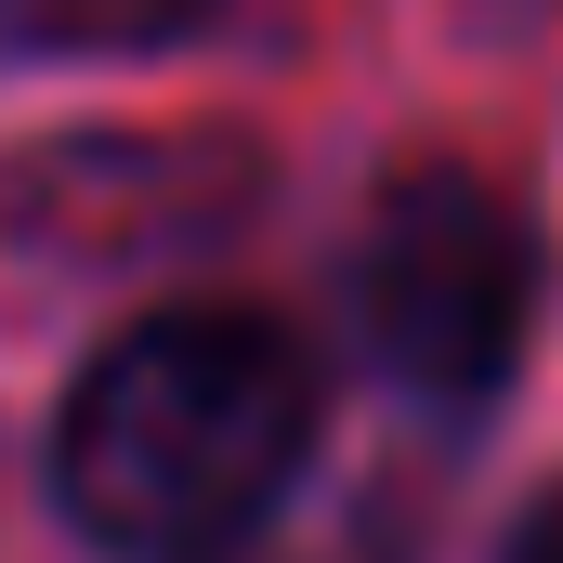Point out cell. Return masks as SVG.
<instances>
[{
    "instance_id": "6da1fadb",
    "label": "cell",
    "mask_w": 563,
    "mask_h": 563,
    "mask_svg": "<svg viewBox=\"0 0 563 563\" xmlns=\"http://www.w3.org/2000/svg\"><path fill=\"white\" fill-rule=\"evenodd\" d=\"M314 445V367L276 314H236V301H184V314H144L119 328L66 420H53V485L66 511L144 563H197L223 551L236 525L276 511V485Z\"/></svg>"
},
{
    "instance_id": "7a4b0ae2",
    "label": "cell",
    "mask_w": 563,
    "mask_h": 563,
    "mask_svg": "<svg viewBox=\"0 0 563 563\" xmlns=\"http://www.w3.org/2000/svg\"><path fill=\"white\" fill-rule=\"evenodd\" d=\"M354 314H367V354L407 394H498L511 354H525V314H538L525 210L485 170H445V157L394 170L380 210H367V250H354Z\"/></svg>"
},
{
    "instance_id": "3957f363",
    "label": "cell",
    "mask_w": 563,
    "mask_h": 563,
    "mask_svg": "<svg viewBox=\"0 0 563 563\" xmlns=\"http://www.w3.org/2000/svg\"><path fill=\"white\" fill-rule=\"evenodd\" d=\"M263 197L250 144L223 132H53L0 157V236L53 250V263H144V250H197Z\"/></svg>"
},
{
    "instance_id": "277c9868",
    "label": "cell",
    "mask_w": 563,
    "mask_h": 563,
    "mask_svg": "<svg viewBox=\"0 0 563 563\" xmlns=\"http://www.w3.org/2000/svg\"><path fill=\"white\" fill-rule=\"evenodd\" d=\"M210 0H13L26 40H66V53H144L170 26H197Z\"/></svg>"
},
{
    "instance_id": "5b68a950",
    "label": "cell",
    "mask_w": 563,
    "mask_h": 563,
    "mask_svg": "<svg viewBox=\"0 0 563 563\" xmlns=\"http://www.w3.org/2000/svg\"><path fill=\"white\" fill-rule=\"evenodd\" d=\"M511 563H563V485L525 511V538H511Z\"/></svg>"
}]
</instances>
